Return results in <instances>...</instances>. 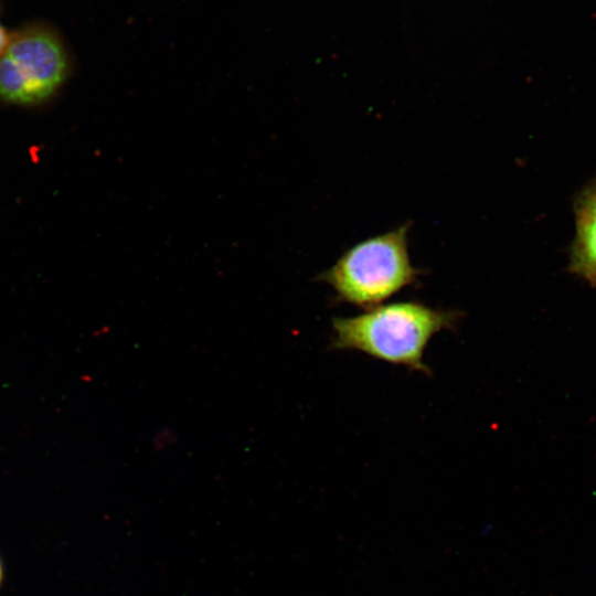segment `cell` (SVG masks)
<instances>
[{
    "instance_id": "6da1fadb",
    "label": "cell",
    "mask_w": 596,
    "mask_h": 596,
    "mask_svg": "<svg viewBox=\"0 0 596 596\" xmlns=\"http://www.w3.org/2000/svg\"><path fill=\"white\" fill-rule=\"evenodd\" d=\"M460 316L417 301L379 305L358 316L333 318L330 348L360 351L429 374L423 361L428 342L436 333L455 329Z\"/></svg>"
},
{
    "instance_id": "52a82bcc",
    "label": "cell",
    "mask_w": 596,
    "mask_h": 596,
    "mask_svg": "<svg viewBox=\"0 0 596 596\" xmlns=\"http://www.w3.org/2000/svg\"><path fill=\"white\" fill-rule=\"evenodd\" d=\"M0 12H1V2H0Z\"/></svg>"
},
{
    "instance_id": "8992f818",
    "label": "cell",
    "mask_w": 596,
    "mask_h": 596,
    "mask_svg": "<svg viewBox=\"0 0 596 596\" xmlns=\"http://www.w3.org/2000/svg\"><path fill=\"white\" fill-rule=\"evenodd\" d=\"M1 579H2V567H1V563H0V583H1Z\"/></svg>"
},
{
    "instance_id": "7a4b0ae2",
    "label": "cell",
    "mask_w": 596,
    "mask_h": 596,
    "mask_svg": "<svg viewBox=\"0 0 596 596\" xmlns=\"http://www.w3.org/2000/svg\"><path fill=\"white\" fill-rule=\"evenodd\" d=\"M403 224L382 235L358 243L345 251L317 280L334 291V302L363 309L379 306L402 289L414 286L423 272L413 266Z\"/></svg>"
},
{
    "instance_id": "3957f363",
    "label": "cell",
    "mask_w": 596,
    "mask_h": 596,
    "mask_svg": "<svg viewBox=\"0 0 596 596\" xmlns=\"http://www.w3.org/2000/svg\"><path fill=\"white\" fill-rule=\"evenodd\" d=\"M73 64L60 31L30 21L11 32L0 54V103L35 107L51 102L67 83Z\"/></svg>"
},
{
    "instance_id": "277c9868",
    "label": "cell",
    "mask_w": 596,
    "mask_h": 596,
    "mask_svg": "<svg viewBox=\"0 0 596 596\" xmlns=\"http://www.w3.org/2000/svg\"><path fill=\"white\" fill-rule=\"evenodd\" d=\"M575 224L571 269L589 284L596 285V179L576 202Z\"/></svg>"
},
{
    "instance_id": "5b68a950",
    "label": "cell",
    "mask_w": 596,
    "mask_h": 596,
    "mask_svg": "<svg viewBox=\"0 0 596 596\" xmlns=\"http://www.w3.org/2000/svg\"><path fill=\"white\" fill-rule=\"evenodd\" d=\"M11 32L7 30V28L0 22V54L6 49L9 39H10Z\"/></svg>"
}]
</instances>
